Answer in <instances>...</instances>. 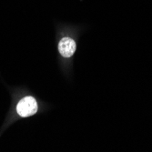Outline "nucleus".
<instances>
[{
    "mask_svg": "<svg viewBox=\"0 0 152 152\" xmlns=\"http://www.w3.org/2000/svg\"><path fill=\"white\" fill-rule=\"evenodd\" d=\"M38 110V105L33 96H25L18 103L17 112L22 118H27L36 114Z\"/></svg>",
    "mask_w": 152,
    "mask_h": 152,
    "instance_id": "1",
    "label": "nucleus"
},
{
    "mask_svg": "<svg viewBox=\"0 0 152 152\" xmlns=\"http://www.w3.org/2000/svg\"><path fill=\"white\" fill-rule=\"evenodd\" d=\"M77 45L75 40L71 37H65L58 43V51L63 58H70L76 52Z\"/></svg>",
    "mask_w": 152,
    "mask_h": 152,
    "instance_id": "2",
    "label": "nucleus"
}]
</instances>
